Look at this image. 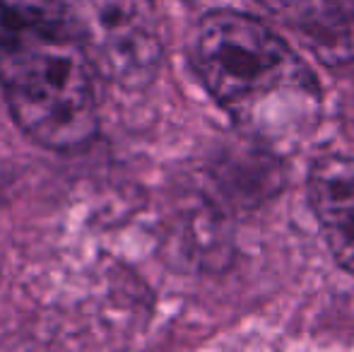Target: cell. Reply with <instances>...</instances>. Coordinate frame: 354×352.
I'll list each match as a JSON object with an SVG mask.
<instances>
[{
	"label": "cell",
	"instance_id": "obj_1",
	"mask_svg": "<svg viewBox=\"0 0 354 352\" xmlns=\"http://www.w3.org/2000/svg\"><path fill=\"white\" fill-rule=\"evenodd\" d=\"M193 63L212 99L258 140L301 142L321 116L316 75L263 22L234 10L201 19Z\"/></svg>",
	"mask_w": 354,
	"mask_h": 352
},
{
	"label": "cell",
	"instance_id": "obj_2",
	"mask_svg": "<svg viewBox=\"0 0 354 352\" xmlns=\"http://www.w3.org/2000/svg\"><path fill=\"white\" fill-rule=\"evenodd\" d=\"M0 85L15 123L37 145L73 152L97 136L92 58L73 32H44L3 46Z\"/></svg>",
	"mask_w": 354,
	"mask_h": 352
},
{
	"label": "cell",
	"instance_id": "obj_3",
	"mask_svg": "<svg viewBox=\"0 0 354 352\" xmlns=\"http://www.w3.org/2000/svg\"><path fill=\"white\" fill-rule=\"evenodd\" d=\"M94 58L109 77L126 87L147 85L162 58V46L133 0H94Z\"/></svg>",
	"mask_w": 354,
	"mask_h": 352
},
{
	"label": "cell",
	"instance_id": "obj_4",
	"mask_svg": "<svg viewBox=\"0 0 354 352\" xmlns=\"http://www.w3.org/2000/svg\"><path fill=\"white\" fill-rule=\"evenodd\" d=\"M308 198L333 259L354 275V157H321L308 174Z\"/></svg>",
	"mask_w": 354,
	"mask_h": 352
},
{
	"label": "cell",
	"instance_id": "obj_5",
	"mask_svg": "<svg viewBox=\"0 0 354 352\" xmlns=\"http://www.w3.org/2000/svg\"><path fill=\"white\" fill-rule=\"evenodd\" d=\"M326 58L347 56L354 34V0H258Z\"/></svg>",
	"mask_w": 354,
	"mask_h": 352
},
{
	"label": "cell",
	"instance_id": "obj_6",
	"mask_svg": "<svg viewBox=\"0 0 354 352\" xmlns=\"http://www.w3.org/2000/svg\"><path fill=\"white\" fill-rule=\"evenodd\" d=\"M44 32H73L58 0H0V48Z\"/></svg>",
	"mask_w": 354,
	"mask_h": 352
}]
</instances>
